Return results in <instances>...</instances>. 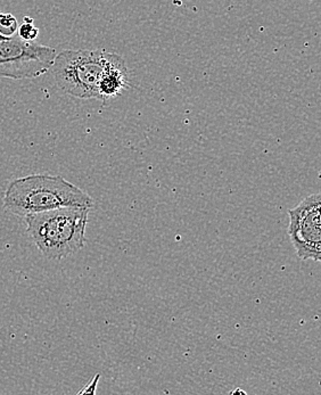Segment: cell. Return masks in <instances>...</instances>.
<instances>
[{
	"label": "cell",
	"instance_id": "obj_11",
	"mask_svg": "<svg viewBox=\"0 0 321 395\" xmlns=\"http://www.w3.org/2000/svg\"><path fill=\"white\" fill-rule=\"evenodd\" d=\"M7 38H9V37H5L4 36V34H1V33H0V41H1V40H6Z\"/></svg>",
	"mask_w": 321,
	"mask_h": 395
},
{
	"label": "cell",
	"instance_id": "obj_5",
	"mask_svg": "<svg viewBox=\"0 0 321 395\" xmlns=\"http://www.w3.org/2000/svg\"><path fill=\"white\" fill-rule=\"evenodd\" d=\"M289 235L301 260L321 259L320 194L309 195L289 211Z\"/></svg>",
	"mask_w": 321,
	"mask_h": 395
},
{
	"label": "cell",
	"instance_id": "obj_2",
	"mask_svg": "<svg viewBox=\"0 0 321 395\" xmlns=\"http://www.w3.org/2000/svg\"><path fill=\"white\" fill-rule=\"evenodd\" d=\"M88 207H64L25 216L27 231L42 255L60 260L74 254L86 244Z\"/></svg>",
	"mask_w": 321,
	"mask_h": 395
},
{
	"label": "cell",
	"instance_id": "obj_10",
	"mask_svg": "<svg viewBox=\"0 0 321 395\" xmlns=\"http://www.w3.org/2000/svg\"><path fill=\"white\" fill-rule=\"evenodd\" d=\"M230 394H243V395H247V392H245V391H243V389H240V387H237V389H235V391H231Z\"/></svg>",
	"mask_w": 321,
	"mask_h": 395
},
{
	"label": "cell",
	"instance_id": "obj_4",
	"mask_svg": "<svg viewBox=\"0 0 321 395\" xmlns=\"http://www.w3.org/2000/svg\"><path fill=\"white\" fill-rule=\"evenodd\" d=\"M56 54L53 47L27 41L18 36L9 37L0 41V78H38L48 72Z\"/></svg>",
	"mask_w": 321,
	"mask_h": 395
},
{
	"label": "cell",
	"instance_id": "obj_7",
	"mask_svg": "<svg viewBox=\"0 0 321 395\" xmlns=\"http://www.w3.org/2000/svg\"><path fill=\"white\" fill-rule=\"evenodd\" d=\"M16 18L9 13H0V33L5 37H13L18 31Z\"/></svg>",
	"mask_w": 321,
	"mask_h": 395
},
{
	"label": "cell",
	"instance_id": "obj_9",
	"mask_svg": "<svg viewBox=\"0 0 321 395\" xmlns=\"http://www.w3.org/2000/svg\"><path fill=\"white\" fill-rule=\"evenodd\" d=\"M99 378H100V376L96 375V376L91 380V383L87 384V385L79 392V394H96L97 384H98Z\"/></svg>",
	"mask_w": 321,
	"mask_h": 395
},
{
	"label": "cell",
	"instance_id": "obj_8",
	"mask_svg": "<svg viewBox=\"0 0 321 395\" xmlns=\"http://www.w3.org/2000/svg\"><path fill=\"white\" fill-rule=\"evenodd\" d=\"M39 34V29L34 27L32 20L29 18H25V23L18 29V37L23 40L27 41H33L37 39V37Z\"/></svg>",
	"mask_w": 321,
	"mask_h": 395
},
{
	"label": "cell",
	"instance_id": "obj_1",
	"mask_svg": "<svg viewBox=\"0 0 321 395\" xmlns=\"http://www.w3.org/2000/svg\"><path fill=\"white\" fill-rule=\"evenodd\" d=\"M4 207L18 216L55 210L58 207L91 209L93 198L60 176L31 174L13 180L4 196Z\"/></svg>",
	"mask_w": 321,
	"mask_h": 395
},
{
	"label": "cell",
	"instance_id": "obj_3",
	"mask_svg": "<svg viewBox=\"0 0 321 395\" xmlns=\"http://www.w3.org/2000/svg\"><path fill=\"white\" fill-rule=\"evenodd\" d=\"M115 54L104 49L63 51L55 56L51 71L63 93L81 99H98L99 84Z\"/></svg>",
	"mask_w": 321,
	"mask_h": 395
},
{
	"label": "cell",
	"instance_id": "obj_6",
	"mask_svg": "<svg viewBox=\"0 0 321 395\" xmlns=\"http://www.w3.org/2000/svg\"><path fill=\"white\" fill-rule=\"evenodd\" d=\"M129 86L128 70L126 62L122 57L115 54L111 64L103 75L102 82L99 84L98 99L108 101L121 95Z\"/></svg>",
	"mask_w": 321,
	"mask_h": 395
}]
</instances>
